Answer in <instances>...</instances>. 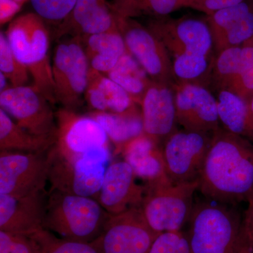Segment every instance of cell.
Here are the masks:
<instances>
[{"instance_id":"cell-38","label":"cell","mask_w":253,"mask_h":253,"mask_svg":"<svg viewBox=\"0 0 253 253\" xmlns=\"http://www.w3.org/2000/svg\"><path fill=\"white\" fill-rule=\"evenodd\" d=\"M237 253H253L252 243L250 241L249 236L244 230V225Z\"/></svg>"},{"instance_id":"cell-42","label":"cell","mask_w":253,"mask_h":253,"mask_svg":"<svg viewBox=\"0 0 253 253\" xmlns=\"http://www.w3.org/2000/svg\"><path fill=\"white\" fill-rule=\"evenodd\" d=\"M251 108H252V109L253 111V97L252 100H251Z\"/></svg>"},{"instance_id":"cell-19","label":"cell","mask_w":253,"mask_h":253,"mask_svg":"<svg viewBox=\"0 0 253 253\" xmlns=\"http://www.w3.org/2000/svg\"><path fill=\"white\" fill-rule=\"evenodd\" d=\"M144 134L156 144L176 130L175 97L173 86L151 81L141 99Z\"/></svg>"},{"instance_id":"cell-7","label":"cell","mask_w":253,"mask_h":253,"mask_svg":"<svg viewBox=\"0 0 253 253\" xmlns=\"http://www.w3.org/2000/svg\"><path fill=\"white\" fill-rule=\"evenodd\" d=\"M199 184H174L166 174L147 182L141 209L150 227L157 234L181 231L191 217Z\"/></svg>"},{"instance_id":"cell-43","label":"cell","mask_w":253,"mask_h":253,"mask_svg":"<svg viewBox=\"0 0 253 253\" xmlns=\"http://www.w3.org/2000/svg\"><path fill=\"white\" fill-rule=\"evenodd\" d=\"M249 1H251V2L253 3V0H249Z\"/></svg>"},{"instance_id":"cell-31","label":"cell","mask_w":253,"mask_h":253,"mask_svg":"<svg viewBox=\"0 0 253 253\" xmlns=\"http://www.w3.org/2000/svg\"><path fill=\"white\" fill-rule=\"evenodd\" d=\"M49 231L26 236L0 231V253H44Z\"/></svg>"},{"instance_id":"cell-35","label":"cell","mask_w":253,"mask_h":253,"mask_svg":"<svg viewBox=\"0 0 253 253\" xmlns=\"http://www.w3.org/2000/svg\"><path fill=\"white\" fill-rule=\"evenodd\" d=\"M244 1L245 0H206L196 10L210 16L219 10L236 6Z\"/></svg>"},{"instance_id":"cell-40","label":"cell","mask_w":253,"mask_h":253,"mask_svg":"<svg viewBox=\"0 0 253 253\" xmlns=\"http://www.w3.org/2000/svg\"><path fill=\"white\" fill-rule=\"evenodd\" d=\"M8 80L5 77L2 73H0V89H1V92L6 90L8 88L11 87V85L8 84Z\"/></svg>"},{"instance_id":"cell-37","label":"cell","mask_w":253,"mask_h":253,"mask_svg":"<svg viewBox=\"0 0 253 253\" xmlns=\"http://www.w3.org/2000/svg\"><path fill=\"white\" fill-rule=\"evenodd\" d=\"M248 204L249 206L245 211L243 225L253 246V201H249Z\"/></svg>"},{"instance_id":"cell-3","label":"cell","mask_w":253,"mask_h":253,"mask_svg":"<svg viewBox=\"0 0 253 253\" xmlns=\"http://www.w3.org/2000/svg\"><path fill=\"white\" fill-rule=\"evenodd\" d=\"M244 216L236 206L211 201L194 203L187 236L192 253H237Z\"/></svg>"},{"instance_id":"cell-39","label":"cell","mask_w":253,"mask_h":253,"mask_svg":"<svg viewBox=\"0 0 253 253\" xmlns=\"http://www.w3.org/2000/svg\"><path fill=\"white\" fill-rule=\"evenodd\" d=\"M206 0H188L184 5V7H189L196 10Z\"/></svg>"},{"instance_id":"cell-2","label":"cell","mask_w":253,"mask_h":253,"mask_svg":"<svg viewBox=\"0 0 253 253\" xmlns=\"http://www.w3.org/2000/svg\"><path fill=\"white\" fill-rule=\"evenodd\" d=\"M148 28L173 56V70L177 82L193 83L211 70L210 61L214 46L207 22L196 18H153Z\"/></svg>"},{"instance_id":"cell-22","label":"cell","mask_w":253,"mask_h":253,"mask_svg":"<svg viewBox=\"0 0 253 253\" xmlns=\"http://www.w3.org/2000/svg\"><path fill=\"white\" fill-rule=\"evenodd\" d=\"M84 97L92 111L101 112L123 113L136 105L119 84L91 68Z\"/></svg>"},{"instance_id":"cell-34","label":"cell","mask_w":253,"mask_h":253,"mask_svg":"<svg viewBox=\"0 0 253 253\" xmlns=\"http://www.w3.org/2000/svg\"><path fill=\"white\" fill-rule=\"evenodd\" d=\"M44 253H101L93 242L86 243L58 239L49 231L44 244Z\"/></svg>"},{"instance_id":"cell-13","label":"cell","mask_w":253,"mask_h":253,"mask_svg":"<svg viewBox=\"0 0 253 253\" xmlns=\"http://www.w3.org/2000/svg\"><path fill=\"white\" fill-rule=\"evenodd\" d=\"M46 156L43 153H0V194L22 197L46 191Z\"/></svg>"},{"instance_id":"cell-18","label":"cell","mask_w":253,"mask_h":253,"mask_svg":"<svg viewBox=\"0 0 253 253\" xmlns=\"http://www.w3.org/2000/svg\"><path fill=\"white\" fill-rule=\"evenodd\" d=\"M48 191L16 197L0 194V231L32 236L45 230Z\"/></svg>"},{"instance_id":"cell-20","label":"cell","mask_w":253,"mask_h":253,"mask_svg":"<svg viewBox=\"0 0 253 253\" xmlns=\"http://www.w3.org/2000/svg\"><path fill=\"white\" fill-rule=\"evenodd\" d=\"M206 22L217 54L226 48L243 45L253 38V3L245 0L219 10L208 16Z\"/></svg>"},{"instance_id":"cell-24","label":"cell","mask_w":253,"mask_h":253,"mask_svg":"<svg viewBox=\"0 0 253 253\" xmlns=\"http://www.w3.org/2000/svg\"><path fill=\"white\" fill-rule=\"evenodd\" d=\"M136 105L123 113L92 111L87 114L99 123L115 145V154L121 153L126 143L144 134L141 112Z\"/></svg>"},{"instance_id":"cell-15","label":"cell","mask_w":253,"mask_h":253,"mask_svg":"<svg viewBox=\"0 0 253 253\" xmlns=\"http://www.w3.org/2000/svg\"><path fill=\"white\" fill-rule=\"evenodd\" d=\"M211 75L217 91H231L251 103L253 97V38L243 45L231 46L218 53Z\"/></svg>"},{"instance_id":"cell-12","label":"cell","mask_w":253,"mask_h":253,"mask_svg":"<svg viewBox=\"0 0 253 253\" xmlns=\"http://www.w3.org/2000/svg\"><path fill=\"white\" fill-rule=\"evenodd\" d=\"M158 234L148 224L141 208H136L111 215L92 242L101 253H149Z\"/></svg>"},{"instance_id":"cell-4","label":"cell","mask_w":253,"mask_h":253,"mask_svg":"<svg viewBox=\"0 0 253 253\" xmlns=\"http://www.w3.org/2000/svg\"><path fill=\"white\" fill-rule=\"evenodd\" d=\"M111 214L92 198L48 192L44 227L62 239L90 243L99 237Z\"/></svg>"},{"instance_id":"cell-8","label":"cell","mask_w":253,"mask_h":253,"mask_svg":"<svg viewBox=\"0 0 253 253\" xmlns=\"http://www.w3.org/2000/svg\"><path fill=\"white\" fill-rule=\"evenodd\" d=\"M51 66L56 103L76 111L84 96L90 68L81 38L58 44Z\"/></svg>"},{"instance_id":"cell-28","label":"cell","mask_w":253,"mask_h":253,"mask_svg":"<svg viewBox=\"0 0 253 253\" xmlns=\"http://www.w3.org/2000/svg\"><path fill=\"white\" fill-rule=\"evenodd\" d=\"M106 76L123 87L133 101L139 105L151 83L144 69L128 51Z\"/></svg>"},{"instance_id":"cell-30","label":"cell","mask_w":253,"mask_h":253,"mask_svg":"<svg viewBox=\"0 0 253 253\" xmlns=\"http://www.w3.org/2000/svg\"><path fill=\"white\" fill-rule=\"evenodd\" d=\"M0 73L13 87L27 85L29 81V71L15 56L3 32L0 33Z\"/></svg>"},{"instance_id":"cell-41","label":"cell","mask_w":253,"mask_h":253,"mask_svg":"<svg viewBox=\"0 0 253 253\" xmlns=\"http://www.w3.org/2000/svg\"><path fill=\"white\" fill-rule=\"evenodd\" d=\"M15 1H18V2L21 3V4H24L26 1H28V0H15Z\"/></svg>"},{"instance_id":"cell-21","label":"cell","mask_w":253,"mask_h":253,"mask_svg":"<svg viewBox=\"0 0 253 253\" xmlns=\"http://www.w3.org/2000/svg\"><path fill=\"white\" fill-rule=\"evenodd\" d=\"M119 29L118 18L108 0H77L71 14L58 26L56 37L73 38Z\"/></svg>"},{"instance_id":"cell-23","label":"cell","mask_w":253,"mask_h":253,"mask_svg":"<svg viewBox=\"0 0 253 253\" xmlns=\"http://www.w3.org/2000/svg\"><path fill=\"white\" fill-rule=\"evenodd\" d=\"M81 40L90 68L104 75L109 73L127 51L119 29L83 37Z\"/></svg>"},{"instance_id":"cell-5","label":"cell","mask_w":253,"mask_h":253,"mask_svg":"<svg viewBox=\"0 0 253 253\" xmlns=\"http://www.w3.org/2000/svg\"><path fill=\"white\" fill-rule=\"evenodd\" d=\"M5 35L15 56L29 71L33 85L50 104H56L49 34L44 20L36 13L21 15L10 23Z\"/></svg>"},{"instance_id":"cell-10","label":"cell","mask_w":253,"mask_h":253,"mask_svg":"<svg viewBox=\"0 0 253 253\" xmlns=\"http://www.w3.org/2000/svg\"><path fill=\"white\" fill-rule=\"evenodd\" d=\"M126 50L151 81L174 86L176 79L167 48L148 27L134 19H118Z\"/></svg>"},{"instance_id":"cell-6","label":"cell","mask_w":253,"mask_h":253,"mask_svg":"<svg viewBox=\"0 0 253 253\" xmlns=\"http://www.w3.org/2000/svg\"><path fill=\"white\" fill-rule=\"evenodd\" d=\"M46 156L50 184L48 192L59 191L97 201L111 158L109 147L96 148L84 154L67 156L51 146Z\"/></svg>"},{"instance_id":"cell-1","label":"cell","mask_w":253,"mask_h":253,"mask_svg":"<svg viewBox=\"0 0 253 253\" xmlns=\"http://www.w3.org/2000/svg\"><path fill=\"white\" fill-rule=\"evenodd\" d=\"M211 201L233 206L253 198V143L220 126L212 134L199 189Z\"/></svg>"},{"instance_id":"cell-9","label":"cell","mask_w":253,"mask_h":253,"mask_svg":"<svg viewBox=\"0 0 253 253\" xmlns=\"http://www.w3.org/2000/svg\"><path fill=\"white\" fill-rule=\"evenodd\" d=\"M212 134L184 129L173 131L165 139L161 154L165 172L171 182L199 181Z\"/></svg>"},{"instance_id":"cell-26","label":"cell","mask_w":253,"mask_h":253,"mask_svg":"<svg viewBox=\"0 0 253 253\" xmlns=\"http://www.w3.org/2000/svg\"><path fill=\"white\" fill-rule=\"evenodd\" d=\"M217 101L221 126L253 143V111L251 103L227 90L218 91Z\"/></svg>"},{"instance_id":"cell-16","label":"cell","mask_w":253,"mask_h":253,"mask_svg":"<svg viewBox=\"0 0 253 253\" xmlns=\"http://www.w3.org/2000/svg\"><path fill=\"white\" fill-rule=\"evenodd\" d=\"M55 116L57 131L52 146L61 154L77 156L96 148L109 147L104 129L87 115L82 116L74 110L61 108Z\"/></svg>"},{"instance_id":"cell-11","label":"cell","mask_w":253,"mask_h":253,"mask_svg":"<svg viewBox=\"0 0 253 253\" xmlns=\"http://www.w3.org/2000/svg\"><path fill=\"white\" fill-rule=\"evenodd\" d=\"M49 101L34 86L8 88L0 92L1 109L32 134L56 139V116Z\"/></svg>"},{"instance_id":"cell-25","label":"cell","mask_w":253,"mask_h":253,"mask_svg":"<svg viewBox=\"0 0 253 253\" xmlns=\"http://www.w3.org/2000/svg\"><path fill=\"white\" fill-rule=\"evenodd\" d=\"M121 153L136 175L147 182L166 174L161 149L144 134L126 143Z\"/></svg>"},{"instance_id":"cell-32","label":"cell","mask_w":253,"mask_h":253,"mask_svg":"<svg viewBox=\"0 0 253 253\" xmlns=\"http://www.w3.org/2000/svg\"><path fill=\"white\" fill-rule=\"evenodd\" d=\"M35 13L44 21L59 26L71 14L77 0H29Z\"/></svg>"},{"instance_id":"cell-17","label":"cell","mask_w":253,"mask_h":253,"mask_svg":"<svg viewBox=\"0 0 253 253\" xmlns=\"http://www.w3.org/2000/svg\"><path fill=\"white\" fill-rule=\"evenodd\" d=\"M134 169L126 161H118L108 166L97 201L111 215L141 208L145 186L136 182Z\"/></svg>"},{"instance_id":"cell-44","label":"cell","mask_w":253,"mask_h":253,"mask_svg":"<svg viewBox=\"0 0 253 253\" xmlns=\"http://www.w3.org/2000/svg\"><path fill=\"white\" fill-rule=\"evenodd\" d=\"M251 201H253V198L252 200H251Z\"/></svg>"},{"instance_id":"cell-33","label":"cell","mask_w":253,"mask_h":253,"mask_svg":"<svg viewBox=\"0 0 253 253\" xmlns=\"http://www.w3.org/2000/svg\"><path fill=\"white\" fill-rule=\"evenodd\" d=\"M149 253H192L187 236L181 231H174L158 234Z\"/></svg>"},{"instance_id":"cell-36","label":"cell","mask_w":253,"mask_h":253,"mask_svg":"<svg viewBox=\"0 0 253 253\" xmlns=\"http://www.w3.org/2000/svg\"><path fill=\"white\" fill-rule=\"evenodd\" d=\"M23 4L15 0H0V24L10 22L19 12Z\"/></svg>"},{"instance_id":"cell-29","label":"cell","mask_w":253,"mask_h":253,"mask_svg":"<svg viewBox=\"0 0 253 253\" xmlns=\"http://www.w3.org/2000/svg\"><path fill=\"white\" fill-rule=\"evenodd\" d=\"M110 3L118 19H134L166 17L179 9V0H111Z\"/></svg>"},{"instance_id":"cell-27","label":"cell","mask_w":253,"mask_h":253,"mask_svg":"<svg viewBox=\"0 0 253 253\" xmlns=\"http://www.w3.org/2000/svg\"><path fill=\"white\" fill-rule=\"evenodd\" d=\"M56 139L32 134L14 123L0 109V150L44 153L54 144Z\"/></svg>"},{"instance_id":"cell-14","label":"cell","mask_w":253,"mask_h":253,"mask_svg":"<svg viewBox=\"0 0 253 253\" xmlns=\"http://www.w3.org/2000/svg\"><path fill=\"white\" fill-rule=\"evenodd\" d=\"M176 123L185 130L212 134L220 127L217 98L201 84L176 82Z\"/></svg>"}]
</instances>
